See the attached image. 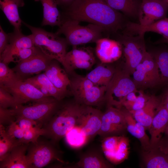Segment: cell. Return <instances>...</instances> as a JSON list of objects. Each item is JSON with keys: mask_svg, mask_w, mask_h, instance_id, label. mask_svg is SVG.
I'll return each instance as SVG.
<instances>
[{"mask_svg": "<svg viewBox=\"0 0 168 168\" xmlns=\"http://www.w3.org/2000/svg\"><path fill=\"white\" fill-rule=\"evenodd\" d=\"M65 9L66 18L98 25L110 34L123 30L128 21L104 0H74Z\"/></svg>", "mask_w": 168, "mask_h": 168, "instance_id": "cell-1", "label": "cell"}, {"mask_svg": "<svg viewBox=\"0 0 168 168\" xmlns=\"http://www.w3.org/2000/svg\"><path fill=\"white\" fill-rule=\"evenodd\" d=\"M83 105L76 102H62L53 115L42 127L44 136L56 145L67 133L78 125Z\"/></svg>", "mask_w": 168, "mask_h": 168, "instance_id": "cell-2", "label": "cell"}, {"mask_svg": "<svg viewBox=\"0 0 168 168\" xmlns=\"http://www.w3.org/2000/svg\"><path fill=\"white\" fill-rule=\"evenodd\" d=\"M68 75L70 80V92L77 103L98 107L105 102L106 87L97 86L86 76L78 74L74 71Z\"/></svg>", "mask_w": 168, "mask_h": 168, "instance_id": "cell-3", "label": "cell"}, {"mask_svg": "<svg viewBox=\"0 0 168 168\" xmlns=\"http://www.w3.org/2000/svg\"><path fill=\"white\" fill-rule=\"evenodd\" d=\"M80 23L68 18L62 19V24L55 33L64 35L68 44L72 47L96 43L102 38L105 31L102 27L92 23L82 26Z\"/></svg>", "mask_w": 168, "mask_h": 168, "instance_id": "cell-4", "label": "cell"}, {"mask_svg": "<svg viewBox=\"0 0 168 168\" xmlns=\"http://www.w3.org/2000/svg\"><path fill=\"white\" fill-rule=\"evenodd\" d=\"M22 24L30 30L35 46L46 55L58 61L64 67L68 44L65 39L60 37L56 33L33 26L23 21Z\"/></svg>", "mask_w": 168, "mask_h": 168, "instance_id": "cell-5", "label": "cell"}, {"mask_svg": "<svg viewBox=\"0 0 168 168\" xmlns=\"http://www.w3.org/2000/svg\"><path fill=\"white\" fill-rule=\"evenodd\" d=\"M130 75L123 67L115 68L105 94V101L107 107L121 108L127 95L132 91H138Z\"/></svg>", "mask_w": 168, "mask_h": 168, "instance_id": "cell-6", "label": "cell"}, {"mask_svg": "<svg viewBox=\"0 0 168 168\" xmlns=\"http://www.w3.org/2000/svg\"><path fill=\"white\" fill-rule=\"evenodd\" d=\"M26 158L29 168H41L54 161L66 163L62 159L61 152L51 141L40 139L29 143Z\"/></svg>", "mask_w": 168, "mask_h": 168, "instance_id": "cell-7", "label": "cell"}, {"mask_svg": "<svg viewBox=\"0 0 168 168\" xmlns=\"http://www.w3.org/2000/svg\"><path fill=\"white\" fill-rule=\"evenodd\" d=\"M144 35H130L123 34L118 36L125 58L123 68L132 75L137 66L141 63L147 52Z\"/></svg>", "mask_w": 168, "mask_h": 168, "instance_id": "cell-8", "label": "cell"}, {"mask_svg": "<svg viewBox=\"0 0 168 168\" xmlns=\"http://www.w3.org/2000/svg\"><path fill=\"white\" fill-rule=\"evenodd\" d=\"M62 100L54 99L31 105H18L10 109L15 117H24L33 120L42 128L60 107Z\"/></svg>", "mask_w": 168, "mask_h": 168, "instance_id": "cell-9", "label": "cell"}, {"mask_svg": "<svg viewBox=\"0 0 168 168\" xmlns=\"http://www.w3.org/2000/svg\"><path fill=\"white\" fill-rule=\"evenodd\" d=\"M137 88H152L160 85L159 70L154 58L148 52L132 74Z\"/></svg>", "mask_w": 168, "mask_h": 168, "instance_id": "cell-10", "label": "cell"}, {"mask_svg": "<svg viewBox=\"0 0 168 168\" xmlns=\"http://www.w3.org/2000/svg\"><path fill=\"white\" fill-rule=\"evenodd\" d=\"M0 86L6 89L13 96L18 105L30 102H41L55 99L45 95L32 84L25 81L19 80L8 85Z\"/></svg>", "mask_w": 168, "mask_h": 168, "instance_id": "cell-11", "label": "cell"}, {"mask_svg": "<svg viewBox=\"0 0 168 168\" xmlns=\"http://www.w3.org/2000/svg\"><path fill=\"white\" fill-rule=\"evenodd\" d=\"M96 62L94 50L90 47H72L67 52L64 68L68 74L76 69L89 70Z\"/></svg>", "mask_w": 168, "mask_h": 168, "instance_id": "cell-12", "label": "cell"}, {"mask_svg": "<svg viewBox=\"0 0 168 168\" xmlns=\"http://www.w3.org/2000/svg\"><path fill=\"white\" fill-rule=\"evenodd\" d=\"M127 129V124L122 108L107 107L103 113L100 129L98 135L103 138L118 135Z\"/></svg>", "mask_w": 168, "mask_h": 168, "instance_id": "cell-13", "label": "cell"}, {"mask_svg": "<svg viewBox=\"0 0 168 168\" xmlns=\"http://www.w3.org/2000/svg\"><path fill=\"white\" fill-rule=\"evenodd\" d=\"M53 59L39 49L33 56L17 63L12 69L20 80L24 81L34 74L44 71Z\"/></svg>", "mask_w": 168, "mask_h": 168, "instance_id": "cell-14", "label": "cell"}, {"mask_svg": "<svg viewBox=\"0 0 168 168\" xmlns=\"http://www.w3.org/2000/svg\"><path fill=\"white\" fill-rule=\"evenodd\" d=\"M168 6L165 0H142L138 15L140 25L146 26L166 17Z\"/></svg>", "mask_w": 168, "mask_h": 168, "instance_id": "cell-15", "label": "cell"}, {"mask_svg": "<svg viewBox=\"0 0 168 168\" xmlns=\"http://www.w3.org/2000/svg\"><path fill=\"white\" fill-rule=\"evenodd\" d=\"M103 113L94 107L83 105L78 125L85 132L89 141L98 134Z\"/></svg>", "mask_w": 168, "mask_h": 168, "instance_id": "cell-16", "label": "cell"}, {"mask_svg": "<svg viewBox=\"0 0 168 168\" xmlns=\"http://www.w3.org/2000/svg\"><path fill=\"white\" fill-rule=\"evenodd\" d=\"M95 43V53L101 63H111L118 60L121 56L122 48L118 41L101 38Z\"/></svg>", "mask_w": 168, "mask_h": 168, "instance_id": "cell-17", "label": "cell"}, {"mask_svg": "<svg viewBox=\"0 0 168 168\" xmlns=\"http://www.w3.org/2000/svg\"><path fill=\"white\" fill-rule=\"evenodd\" d=\"M147 32L157 33L162 35L163 37L168 38V18L166 17L146 26L128 21L123 30V34L144 35Z\"/></svg>", "mask_w": 168, "mask_h": 168, "instance_id": "cell-18", "label": "cell"}, {"mask_svg": "<svg viewBox=\"0 0 168 168\" xmlns=\"http://www.w3.org/2000/svg\"><path fill=\"white\" fill-rule=\"evenodd\" d=\"M9 34L8 44L0 55V61L6 63L12 55L16 52L22 49L35 46L31 34L26 35L22 33L21 30H14L13 32Z\"/></svg>", "mask_w": 168, "mask_h": 168, "instance_id": "cell-19", "label": "cell"}, {"mask_svg": "<svg viewBox=\"0 0 168 168\" xmlns=\"http://www.w3.org/2000/svg\"><path fill=\"white\" fill-rule=\"evenodd\" d=\"M24 81L32 84L45 95L60 100L71 94L70 91H65L57 88L44 72L30 77Z\"/></svg>", "mask_w": 168, "mask_h": 168, "instance_id": "cell-20", "label": "cell"}, {"mask_svg": "<svg viewBox=\"0 0 168 168\" xmlns=\"http://www.w3.org/2000/svg\"><path fill=\"white\" fill-rule=\"evenodd\" d=\"M168 125V111L161 103L148 130L151 136V148L157 145Z\"/></svg>", "mask_w": 168, "mask_h": 168, "instance_id": "cell-21", "label": "cell"}, {"mask_svg": "<svg viewBox=\"0 0 168 168\" xmlns=\"http://www.w3.org/2000/svg\"><path fill=\"white\" fill-rule=\"evenodd\" d=\"M161 103V98L150 96L144 107L136 111H129L135 120L149 130L153 119Z\"/></svg>", "mask_w": 168, "mask_h": 168, "instance_id": "cell-22", "label": "cell"}, {"mask_svg": "<svg viewBox=\"0 0 168 168\" xmlns=\"http://www.w3.org/2000/svg\"><path fill=\"white\" fill-rule=\"evenodd\" d=\"M58 61L53 59L44 71V73L50 81L58 89L68 91L67 88L70 85V80L65 69L60 67Z\"/></svg>", "mask_w": 168, "mask_h": 168, "instance_id": "cell-23", "label": "cell"}, {"mask_svg": "<svg viewBox=\"0 0 168 168\" xmlns=\"http://www.w3.org/2000/svg\"><path fill=\"white\" fill-rule=\"evenodd\" d=\"M127 124V130L132 136L140 142L143 150L151 148L150 138L145 132V127L137 122L130 112L124 107L122 108Z\"/></svg>", "mask_w": 168, "mask_h": 168, "instance_id": "cell-24", "label": "cell"}, {"mask_svg": "<svg viewBox=\"0 0 168 168\" xmlns=\"http://www.w3.org/2000/svg\"><path fill=\"white\" fill-rule=\"evenodd\" d=\"M29 144H22L14 147L9 155L0 161V168H29L26 152Z\"/></svg>", "mask_w": 168, "mask_h": 168, "instance_id": "cell-25", "label": "cell"}, {"mask_svg": "<svg viewBox=\"0 0 168 168\" xmlns=\"http://www.w3.org/2000/svg\"><path fill=\"white\" fill-rule=\"evenodd\" d=\"M23 0H0V7L14 30H21L22 21L20 18L18 8L24 6Z\"/></svg>", "mask_w": 168, "mask_h": 168, "instance_id": "cell-26", "label": "cell"}, {"mask_svg": "<svg viewBox=\"0 0 168 168\" xmlns=\"http://www.w3.org/2000/svg\"><path fill=\"white\" fill-rule=\"evenodd\" d=\"M142 161L147 168H168V154L157 147L143 150L142 154Z\"/></svg>", "mask_w": 168, "mask_h": 168, "instance_id": "cell-27", "label": "cell"}, {"mask_svg": "<svg viewBox=\"0 0 168 168\" xmlns=\"http://www.w3.org/2000/svg\"><path fill=\"white\" fill-rule=\"evenodd\" d=\"M74 166L80 168H109L113 166L99 152L91 150L82 154Z\"/></svg>", "mask_w": 168, "mask_h": 168, "instance_id": "cell-28", "label": "cell"}, {"mask_svg": "<svg viewBox=\"0 0 168 168\" xmlns=\"http://www.w3.org/2000/svg\"><path fill=\"white\" fill-rule=\"evenodd\" d=\"M101 63L86 76L95 84L107 87L115 72L113 67Z\"/></svg>", "mask_w": 168, "mask_h": 168, "instance_id": "cell-29", "label": "cell"}, {"mask_svg": "<svg viewBox=\"0 0 168 168\" xmlns=\"http://www.w3.org/2000/svg\"><path fill=\"white\" fill-rule=\"evenodd\" d=\"M43 8L42 26L47 25L59 27L62 22V17L58 10L55 0H40Z\"/></svg>", "mask_w": 168, "mask_h": 168, "instance_id": "cell-30", "label": "cell"}, {"mask_svg": "<svg viewBox=\"0 0 168 168\" xmlns=\"http://www.w3.org/2000/svg\"><path fill=\"white\" fill-rule=\"evenodd\" d=\"M113 9L121 12L125 16L138 17L142 0H104Z\"/></svg>", "mask_w": 168, "mask_h": 168, "instance_id": "cell-31", "label": "cell"}, {"mask_svg": "<svg viewBox=\"0 0 168 168\" xmlns=\"http://www.w3.org/2000/svg\"><path fill=\"white\" fill-rule=\"evenodd\" d=\"M149 52L158 67L161 77L160 85H168V48H159Z\"/></svg>", "mask_w": 168, "mask_h": 168, "instance_id": "cell-32", "label": "cell"}, {"mask_svg": "<svg viewBox=\"0 0 168 168\" xmlns=\"http://www.w3.org/2000/svg\"><path fill=\"white\" fill-rule=\"evenodd\" d=\"M65 137L68 144L75 149L83 147L89 141L85 132L78 125L70 129Z\"/></svg>", "mask_w": 168, "mask_h": 168, "instance_id": "cell-33", "label": "cell"}, {"mask_svg": "<svg viewBox=\"0 0 168 168\" xmlns=\"http://www.w3.org/2000/svg\"><path fill=\"white\" fill-rule=\"evenodd\" d=\"M21 144L9 135L4 126L0 124V161L7 156L14 147Z\"/></svg>", "mask_w": 168, "mask_h": 168, "instance_id": "cell-34", "label": "cell"}, {"mask_svg": "<svg viewBox=\"0 0 168 168\" xmlns=\"http://www.w3.org/2000/svg\"><path fill=\"white\" fill-rule=\"evenodd\" d=\"M121 137V136H112L103 138L101 142L102 151L106 158L111 163Z\"/></svg>", "mask_w": 168, "mask_h": 168, "instance_id": "cell-35", "label": "cell"}, {"mask_svg": "<svg viewBox=\"0 0 168 168\" xmlns=\"http://www.w3.org/2000/svg\"><path fill=\"white\" fill-rule=\"evenodd\" d=\"M129 144L128 139L121 136L118 146L115 150L112 163L118 164L126 159L129 153Z\"/></svg>", "mask_w": 168, "mask_h": 168, "instance_id": "cell-36", "label": "cell"}, {"mask_svg": "<svg viewBox=\"0 0 168 168\" xmlns=\"http://www.w3.org/2000/svg\"><path fill=\"white\" fill-rule=\"evenodd\" d=\"M20 80L8 64L0 62V86H6Z\"/></svg>", "mask_w": 168, "mask_h": 168, "instance_id": "cell-37", "label": "cell"}, {"mask_svg": "<svg viewBox=\"0 0 168 168\" xmlns=\"http://www.w3.org/2000/svg\"><path fill=\"white\" fill-rule=\"evenodd\" d=\"M39 49L35 46L29 48L21 49L12 54L7 60L6 63L8 64L11 62L18 63L30 58Z\"/></svg>", "mask_w": 168, "mask_h": 168, "instance_id": "cell-38", "label": "cell"}, {"mask_svg": "<svg viewBox=\"0 0 168 168\" xmlns=\"http://www.w3.org/2000/svg\"><path fill=\"white\" fill-rule=\"evenodd\" d=\"M44 133L42 128L39 126H35L25 130L22 143L29 144L30 142H35L40 136L43 135Z\"/></svg>", "mask_w": 168, "mask_h": 168, "instance_id": "cell-39", "label": "cell"}, {"mask_svg": "<svg viewBox=\"0 0 168 168\" xmlns=\"http://www.w3.org/2000/svg\"><path fill=\"white\" fill-rule=\"evenodd\" d=\"M17 105L13 96L6 89L0 86V107L12 108Z\"/></svg>", "mask_w": 168, "mask_h": 168, "instance_id": "cell-40", "label": "cell"}, {"mask_svg": "<svg viewBox=\"0 0 168 168\" xmlns=\"http://www.w3.org/2000/svg\"><path fill=\"white\" fill-rule=\"evenodd\" d=\"M9 135L21 144L22 143L24 131L21 128L15 121L8 126L6 129Z\"/></svg>", "mask_w": 168, "mask_h": 168, "instance_id": "cell-41", "label": "cell"}, {"mask_svg": "<svg viewBox=\"0 0 168 168\" xmlns=\"http://www.w3.org/2000/svg\"><path fill=\"white\" fill-rule=\"evenodd\" d=\"M15 120L16 117L10 109L0 107V124L8 126Z\"/></svg>", "mask_w": 168, "mask_h": 168, "instance_id": "cell-42", "label": "cell"}, {"mask_svg": "<svg viewBox=\"0 0 168 168\" xmlns=\"http://www.w3.org/2000/svg\"><path fill=\"white\" fill-rule=\"evenodd\" d=\"M150 96L141 91L137 96L135 101L131 105L128 110L136 111L142 108L150 97Z\"/></svg>", "mask_w": 168, "mask_h": 168, "instance_id": "cell-43", "label": "cell"}, {"mask_svg": "<svg viewBox=\"0 0 168 168\" xmlns=\"http://www.w3.org/2000/svg\"><path fill=\"white\" fill-rule=\"evenodd\" d=\"M15 121L19 126L24 131L35 126L42 128L36 122L24 117H16Z\"/></svg>", "mask_w": 168, "mask_h": 168, "instance_id": "cell-44", "label": "cell"}, {"mask_svg": "<svg viewBox=\"0 0 168 168\" xmlns=\"http://www.w3.org/2000/svg\"><path fill=\"white\" fill-rule=\"evenodd\" d=\"M9 33H7L0 26V55L6 49L9 41Z\"/></svg>", "mask_w": 168, "mask_h": 168, "instance_id": "cell-45", "label": "cell"}, {"mask_svg": "<svg viewBox=\"0 0 168 168\" xmlns=\"http://www.w3.org/2000/svg\"><path fill=\"white\" fill-rule=\"evenodd\" d=\"M155 147L159 148L161 150L168 154V138L161 139Z\"/></svg>", "mask_w": 168, "mask_h": 168, "instance_id": "cell-46", "label": "cell"}, {"mask_svg": "<svg viewBox=\"0 0 168 168\" xmlns=\"http://www.w3.org/2000/svg\"><path fill=\"white\" fill-rule=\"evenodd\" d=\"M58 5L65 8L68 7L74 0H55Z\"/></svg>", "mask_w": 168, "mask_h": 168, "instance_id": "cell-47", "label": "cell"}, {"mask_svg": "<svg viewBox=\"0 0 168 168\" xmlns=\"http://www.w3.org/2000/svg\"><path fill=\"white\" fill-rule=\"evenodd\" d=\"M154 43L156 44L164 43L168 44V38H166L162 37L155 42Z\"/></svg>", "mask_w": 168, "mask_h": 168, "instance_id": "cell-48", "label": "cell"}, {"mask_svg": "<svg viewBox=\"0 0 168 168\" xmlns=\"http://www.w3.org/2000/svg\"><path fill=\"white\" fill-rule=\"evenodd\" d=\"M161 101H168V88L165 92L163 96L161 98Z\"/></svg>", "mask_w": 168, "mask_h": 168, "instance_id": "cell-49", "label": "cell"}, {"mask_svg": "<svg viewBox=\"0 0 168 168\" xmlns=\"http://www.w3.org/2000/svg\"><path fill=\"white\" fill-rule=\"evenodd\" d=\"M161 104L164 106L168 111V101H161Z\"/></svg>", "mask_w": 168, "mask_h": 168, "instance_id": "cell-50", "label": "cell"}, {"mask_svg": "<svg viewBox=\"0 0 168 168\" xmlns=\"http://www.w3.org/2000/svg\"><path fill=\"white\" fill-rule=\"evenodd\" d=\"M165 132L166 134L168 136V125L165 131Z\"/></svg>", "mask_w": 168, "mask_h": 168, "instance_id": "cell-51", "label": "cell"}, {"mask_svg": "<svg viewBox=\"0 0 168 168\" xmlns=\"http://www.w3.org/2000/svg\"><path fill=\"white\" fill-rule=\"evenodd\" d=\"M168 6V0H165Z\"/></svg>", "mask_w": 168, "mask_h": 168, "instance_id": "cell-52", "label": "cell"}, {"mask_svg": "<svg viewBox=\"0 0 168 168\" xmlns=\"http://www.w3.org/2000/svg\"><path fill=\"white\" fill-rule=\"evenodd\" d=\"M35 1L39 2L40 1V0H34Z\"/></svg>", "mask_w": 168, "mask_h": 168, "instance_id": "cell-53", "label": "cell"}]
</instances>
